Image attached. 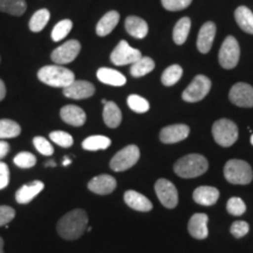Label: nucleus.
I'll use <instances>...</instances> for the list:
<instances>
[{"instance_id": "f8f14e48", "label": "nucleus", "mask_w": 253, "mask_h": 253, "mask_svg": "<svg viewBox=\"0 0 253 253\" xmlns=\"http://www.w3.org/2000/svg\"><path fill=\"white\" fill-rule=\"evenodd\" d=\"M229 99L235 106L243 108H252L253 107V87L244 82H238L231 88Z\"/></svg>"}, {"instance_id": "473e14b6", "label": "nucleus", "mask_w": 253, "mask_h": 253, "mask_svg": "<svg viewBox=\"0 0 253 253\" xmlns=\"http://www.w3.org/2000/svg\"><path fill=\"white\" fill-rule=\"evenodd\" d=\"M183 69L179 65H172L170 67H168L166 71L163 72L162 78H161V81L164 86L170 87L173 86V84H177L179 81V79L182 78Z\"/></svg>"}, {"instance_id": "1a4fd4ad", "label": "nucleus", "mask_w": 253, "mask_h": 253, "mask_svg": "<svg viewBox=\"0 0 253 253\" xmlns=\"http://www.w3.org/2000/svg\"><path fill=\"white\" fill-rule=\"evenodd\" d=\"M142 58V53L138 49L132 48L129 46V43L126 40H121L119 45L115 47L110 54V60L114 65L116 66H126V65H132L137 60Z\"/></svg>"}, {"instance_id": "2f4dec72", "label": "nucleus", "mask_w": 253, "mask_h": 253, "mask_svg": "<svg viewBox=\"0 0 253 253\" xmlns=\"http://www.w3.org/2000/svg\"><path fill=\"white\" fill-rule=\"evenodd\" d=\"M21 132L20 126L12 120H0V140L1 138L18 137Z\"/></svg>"}, {"instance_id": "9d476101", "label": "nucleus", "mask_w": 253, "mask_h": 253, "mask_svg": "<svg viewBox=\"0 0 253 253\" xmlns=\"http://www.w3.org/2000/svg\"><path fill=\"white\" fill-rule=\"evenodd\" d=\"M155 192L164 208L173 209L178 204V191L172 182L160 178L155 183Z\"/></svg>"}, {"instance_id": "bb28decb", "label": "nucleus", "mask_w": 253, "mask_h": 253, "mask_svg": "<svg viewBox=\"0 0 253 253\" xmlns=\"http://www.w3.org/2000/svg\"><path fill=\"white\" fill-rule=\"evenodd\" d=\"M26 0H0V12L11 15H23L26 12Z\"/></svg>"}, {"instance_id": "393cba45", "label": "nucleus", "mask_w": 253, "mask_h": 253, "mask_svg": "<svg viewBox=\"0 0 253 253\" xmlns=\"http://www.w3.org/2000/svg\"><path fill=\"white\" fill-rule=\"evenodd\" d=\"M103 121L109 128H118L121 125L122 113L119 106L113 101H109L103 107Z\"/></svg>"}, {"instance_id": "2eb2a0df", "label": "nucleus", "mask_w": 253, "mask_h": 253, "mask_svg": "<svg viewBox=\"0 0 253 253\" xmlns=\"http://www.w3.org/2000/svg\"><path fill=\"white\" fill-rule=\"evenodd\" d=\"M116 179L110 175H100L91 178L88 183V189L96 195H109L116 189Z\"/></svg>"}, {"instance_id": "de8ad7c7", "label": "nucleus", "mask_w": 253, "mask_h": 253, "mask_svg": "<svg viewBox=\"0 0 253 253\" xmlns=\"http://www.w3.org/2000/svg\"><path fill=\"white\" fill-rule=\"evenodd\" d=\"M0 253H4V240L0 237Z\"/></svg>"}, {"instance_id": "ea45409f", "label": "nucleus", "mask_w": 253, "mask_h": 253, "mask_svg": "<svg viewBox=\"0 0 253 253\" xmlns=\"http://www.w3.org/2000/svg\"><path fill=\"white\" fill-rule=\"evenodd\" d=\"M162 1L163 7L167 9V11H182L190 6L192 2V0H161Z\"/></svg>"}, {"instance_id": "c9c22d12", "label": "nucleus", "mask_w": 253, "mask_h": 253, "mask_svg": "<svg viewBox=\"0 0 253 253\" xmlns=\"http://www.w3.org/2000/svg\"><path fill=\"white\" fill-rule=\"evenodd\" d=\"M14 164L21 169H30L37 164V157L33 154L23 151L14 157Z\"/></svg>"}, {"instance_id": "a878e982", "label": "nucleus", "mask_w": 253, "mask_h": 253, "mask_svg": "<svg viewBox=\"0 0 253 253\" xmlns=\"http://www.w3.org/2000/svg\"><path fill=\"white\" fill-rule=\"evenodd\" d=\"M235 19L238 26L249 34H253V13L246 6H239L235 12Z\"/></svg>"}, {"instance_id": "412c9836", "label": "nucleus", "mask_w": 253, "mask_h": 253, "mask_svg": "<svg viewBox=\"0 0 253 253\" xmlns=\"http://www.w3.org/2000/svg\"><path fill=\"white\" fill-rule=\"evenodd\" d=\"M192 197L197 204L203 205V207H211L217 203L219 198V191L213 186H199L194 191Z\"/></svg>"}, {"instance_id": "b1692460", "label": "nucleus", "mask_w": 253, "mask_h": 253, "mask_svg": "<svg viewBox=\"0 0 253 253\" xmlns=\"http://www.w3.org/2000/svg\"><path fill=\"white\" fill-rule=\"evenodd\" d=\"M120 21V14L116 11H110L106 13L96 25V34L99 37H106L112 33L114 28L118 26Z\"/></svg>"}, {"instance_id": "9b49d317", "label": "nucleus", "mask_w": 253, "mask_h": 253, "mask_svg": "<svg viewBox=\"0 0 253 253\" xmlns=\"http://www.w3.org/2000/svg\"><path fill=\"white\" fill-rule=\"evenodd\" d=\"M81 50V45L78 40H68L52 52L50 59L56 65H66L73 62Z\"/></svg>"}, {"instance_id": "a18cd8bd", "label": "nucleus", "mask_w": 253, "mask_h": 253, "mask_svg": "<svg viewBox=\"0 0 253 253\" xmlns=\"http://www.w3.org/2000/svg\"><path fill=\"white\" fill-rule=\"evenodd\" d=\"M5 96H6V87H5L4 81L0 79V101L4 100Z\"/></svg>"}, {"instance_id": "4c0bfd02", "label": "nucleus", "mask_w": 253, "mask_h": 253, "mask_svg": "<svg viewBox=\"0 0 253 253\" xmlns=\"http://www.w3.org/2000/svg\"><path fill=\"white\" fill-rule=\"evenodd\" d=\"M49 138L54 142V143H56L62 148H69L72 147L73 143H74V140H73L72 135H69L68 132H65V131H60V130L52 131L49 134Z\"/></svg>"}, {"instance_id": "f03ea898", "label": "nucleus", "mask_w": 253, "mask_h": 253, "mask_svg": "<svg viewBox=\"0 0 253 253\" xmlns=\"http://www.w3.org/2000/svg\"><path fill=\"white\" fill-rule=\"evenodd\" d=\"M209 162L203 155L190 154L179 158L173 166V171L182 178H195L208 171Z\"/></svg>"}, {"instance_id": "dca6fc26", "label": "nucleus", "mask_w": 253, "mask_h": 253, "mask_svg": "<svg viewBox=\"0 0 253 253\" xmlns=\"http://www.w3.org/2000/svg\"><path fill=\"white\" fill-rule=\"evenodd\" d=\"M216 25L212 21H208L203 26L201 27L197 38V48L201 53L207 54L210 52L211 47H212L214 37H216Z\"/></svg>"}, {"instance_id": "58836bf2", "label": "nucleus", "mask_w": 253, "mask_h": 253, "mask_svg": "<svg viewBox=\"0 0 253 253\" xmlns=\"http://www.w3.org/2000/svg\"><path fill=\"white\" fill-rule=\"evenodd\" d=\"M33 144L36 147V149L39 151L40 154L45 155V156H52L54 154V149H53L52 144L49 143V141H47L45 137H41V136H37L33 138Z\"/></svg>"}, {"instance_id": "c03bdc74", "label": "nucleus", "mask_w": 253, "mask_h": 253, "mask_svg": "<svg viewBox=\"0 0 253 253\" xmlns=\"http://www.w3.org/2000/svg\"><path fill=\"white\" fill-rule=\"evenodd\" d=\"M9 151V144L6 141H0V160L4 158Z\"/></svg>"}, {"instance_id": "20e7f679", "label": "nucleus", "mask_w": 253, "mask_h": 253, "mask_svg": "<svg viewBox=\"0 0 253 253\" xmlns=\"http://www.w3.org/2000/svg\"><path fill=\"white\" fill-rule=\"evenodd\" d=\"M224 176L231 184L246 185L252 182L253 171L248 162L243 160H230L224 167Z\"/></svg>"}, {"instance_id": "6e6552de", "label": "nucleus", "mask_w": 253, "mask_h": 253, "mask_svg": "<svg viewBox=\"0 0 253 253\" xmlns=\"http://www.w3.org/2000/svg\"><path fill=\"white\" fill-rule=\"evenodd\" d=\"M211 89V81L210 79L205 75H197L191 84H189L188 88L183 91L182 99L185 102H198V101L203 100L205 96L209 94Z\"/></svg>"}, {"instance_id": "cd10ccee", "label": "nucleus", "mask_w": 253, "mask_h": 253, "mask_svg": "<svg viewBox=\"0 0 253 253\" xmlns=\"http://www.w3.org/2000/svg\"><path fill=\"white\" fill-rule=\"evenodd\" d=\"M155 68L154 60L149 56H142L140 60H137L135 63H132L130 67V74L134 78H141L144 75L149 74Z\"/></svg>"}, {"instance_id": "4468645a", "label": "nucleus", "mask_w": 253, "mask_h": 253, "mask_svg": "<svg viewBox=\"0 0 253 253\" xmlns=\"http://www.w3.org/2000/svg\"><path fill=\"white\" fill-rule=\"evenodd\" d=\"M190 134V128L186 125H172L164 126L160 132V140L166 144L177 143L185 140Z\"/></svg>"}, {"instance_id": "a211bd4d", "label": "nucleus", "mask_w": 253, "mask_h": 253, "mask_svg": "<svg viewBox=\"0 0 253 253\" xmlns=\"http://www.w3.org/2000/svg\"><path fill=\"white\" fill-rule=\"evenodd\" d=\"M60 116L62 121L69 126H81L86 123V113L80 107L74 106V104H68L60 110Z\"/></svg>"}, {"instance_id": "0eeeda50", "label": "nucleus", "mask_w": 253, "mask_h": 253, "mask_svg": "<svg viewBox=\"0 0 253 253\" xmlns=\"http://www.w3.org/2000/svg\"><path fill=\"white\" fill-rule=\"evenodd\" d=\"M240 47L235 37L229 36L224 40L223 45L219 49L218 60L220 66L225 69L235 68L239 62Z\"/></svg>"}, {"instance_id": "79ce46f5", "label": "nucleus", "mask_w": 253, "mask_h": 253, "mask_svg": "<svg viewBox=\"0 0 253 253\" xmlns=\"http://www.w3.org/2000/svg\"><path fill=\"white\" fill-rule=\"evenodd\" d=\"M15 216V211L13 208L7 205H0V226H4L13 219Z\"/></svg>"}, {"instance_id": "ddd939ff", "label": "nucleus", "mask_w": 253, "mask_h": 253, "mask_svg": "<svg viewBox=\"0 0 253 253\" xmlns=\"http://www.w3.org/2000/svg\"><path fill=\"white\" fill-rule=\"evenodd\" d=\"M95 93V87L93 84L88 81L78 80L74 81L68 87L63 88V95L66 97L74 100H84L93 96Z\"/></svg>"}, {"instance_id": "a19ab883", "label": "nucleus", "mask_w": 253, "mask_h": 253, "mask_svg": "<svg viewBox=\"0 0 253 253\" xmlns=\"http://www.w3.org/2000/svg\"><path fill=\"white\" fill-rule=\"evenodd\" d=\"M250 231V225L244 220H236L235 223L231 225L230 232L231 235L235 236V238H242L246 236Z\"/></svg>"}, {"instance_id": "c85d7f7f", "label": "nucleus", "mask_w": 253, "mask_h": 253, "mask_svg": "<svg viewBox=\"0 0 253 253\" xmlns=\"http://www.w3.org/2000/svg\"><path fill=\"white\" fill-rule=\"evenodd\" d=\"M110 144H112V141L107 136L95 135L89 136L82 142V148L88 151H97L107 149V148L110 147Z\"/></svg>"}, {"instance_id": "aec40b11", "label": "nucleus", "mask_w": 253, "mask_h": 253, "mask_svg": "<svg viewBox=\"0 0 253 253\" xmlns=\"http://www.w3.org/2000/svg\"><path fill=\"white\" fill-rule=\"evenodd\" d=\"M43 188H45V184L41 181H33L28 183V184L23 185L18 190L17 194H15V199H17L19 204H28L42 191Z\"/></svg>"}, {"instance_id": "39448f33", "label": "nucleus", "mask_w": 253, "mask_h": 253, "mask_svg": "<svg viewBox=\"0 0 253 253\" xmlns=\"http://www.w3.org/2000/svg\"><path fill=\"white\" fill-rule=\"evenodd\" d=\"M212 135L220 147H231L238 140V126L231 120L220 119L213 123Z\"/></svg>"}, {"instance_id": "7ed1b4c3", "label": "nucleus", "mask_w": 253, "mask_h": 253, "mask_svg": "<svg viewBox=\"0 0 253 253\" xmlns=\"http://www.w3.org/2000/svg\"><path fill=\"white\" fill-rule=\"evenodd\" d=\"M38 79L47 86L66 88L75 81V75L68 68L52 65L40 68L38 72Z\"/></svg>"}, {"instance_id": "f257e3e1", "label": "nucleus", "mask_w": 253, "mask_h": 253, "mask_svg": "<svg viewBox=\"0 0 253 253\" xmlns=\"http://www.w3.org/2000/svg\"><path fill=\"white\" fill-rule=\"evenodd\" d=\"M88 216L86 211L81 209H75L71 212L66 213L58 221L56 230L60 237L66 240H75L84 235L87 231Z\"/></svg>"}, {"instance_id": "09e8293b", "label": "nucleus", "mask_w": 253, "mask_h": 253, "mask_svg": "<svg viewBox=\"0 0 253 253\" xmlns=\"http://www.w3.org/2000/svg\"><path fill=\"white\" fill-rule=\"evenodd\" d=\"M56 163L54 162V161H49V162H47L45 164V167H55Z\"/></svg>"}, {"instance_id": "4be33fe9", "label": "nucleus", "mask_w": 253, "mask_h": 253, "mask_svg": "<svg viewBox=\"0 0 253 253\" xmlns=\"http://www.w3.org/2000/svg\"><path fill=\"white\" fill-rule=\"evenodd\" d=\"M96 77L99 79V81L104 84H109V86L121 87L125 86L126 82V79L122 73L112 68H100L96 73Z\"/></svg>"}, {"instance_id": "37998d69", "label": "nucleus", "mask_w": 253, "mask_h": 253, "mask_svg": "<svg viewBox=\"0 0 253 253\" xmlns=\"http://www.w3.org/2000/svg\"><path fill=\"white\" fill-rule=\"evenodd\" d=\"M9 183V169L4 162H0V190L5 189Z\"/></svg>"}, {"instance_id": "e433bc0d", "label": "nucleus", "mask_w": 253, "mask_h": 253, "mask_svg": "<svg viewBox=\"0 0 253 253\" xmlns=\"http://www.w3.org/2000/svg\"><path fill=\"white\" fill-rule=\"evenodd\" d=\"M226 210L227 212L232 216H242L243 213H245L246 211V205L243 199L239 197H231L227 201L226 204Z\"/></svg>"}, {"instance_id": "c756f323", "label": "nucleus", "mask_w": 253, "mask_h": 253, "mask_svg": "<svg viewBox=\"0 0 253 253\" xmlns=\"http://www.w3.org/2000/svg\"><path fill=\"white\" fill-rule=\"evenodd\" d=\"M190 27H191V20H190V18L188 17L179 19V20L177 21L175 27H173L172 33V38L175 43H177V45H183V43L185 42V40L188 39Z\"/></svg>"}, {"instance_id": "8fccbe9b", "label": "nucleus", "mask_w": 253, "mask_h": 253, "mask_svg": "<svg viewBox=\"0 0 253 253\" xmlns=\"http://www.w3.org/2000/svg\"><path fill=\"white\" fill-rule=\"evenodd\" d=\"M251 144L253 145V134H252V136H251Z\"/></svg>"}, {"instance_id": "f3484780", "label": "nucleus", "mask_w": 253, "mask_h": 253, "mask_svg": "<svg viewBox=\"0 0 253 253\" xmlns=\"http://www.w3.org/2000/svg\"><path fill=\"white\" fill-rule=\"evenodd\" d=\"M209 217L205 213L192 214L188 223L189 233L196 239H205L209 236Z\"/></svg>"}, {"instance_id": "49530a36", "label": "nucleus", "mask_w": 253, "mask_h": 253, "mask_svg": "<svg viewBox=\"0 0 253 253\" xmlns=\"http://www.w3.org/2000/svg\"><path fill=\"white\" fill-rule=\"evenodd\" d=\"M72 163V160H69V157H65V160H63V162H62V164L65 167H67V166H69V164Z\"/></svg>"}, {"instance_id": "72a5a7b5", "label": "nucleus", "mask_w": 253, "mask_h": 253, "mask_svg": "<svg viewBox=\"0 0 253 253\" xmlns=\"http://www.w3.org/2000/svg\"><path fill=\"white\" fill-rule=\"evenodd\" d=\"M72 28H73V23L72 20H69V19H65V20L59 21L52 31V40L55 41V42L63 40L68 36L69 32L72 31Z\"/></svg>"}, {"instance_id": "5701e85b", "label": "nucleus", "mask_w": 253, "mask_h": 253, "mask_svg": "<svg viewBox=\"0 0 253 253\" xmlns=\"http://www.w3.org/2000/svg\"><path fill=\"white\" fill-rule=\"evenodd\" d=\"M126 31L136 39H143L148 34V24L142 18L130 15L126 19Z\"/></svg>"}, {"instance_id": "f704fd0d", "label": "nucleus", "mask_w": 253, "mask_h": 253, "mask_svg": "<svg viewBox=\"0 0 253 253\" xmlns=\"http://www.w3.org/2000/svg\"><path fill=\"white\" fill-rule=\"evenodd\" d=\"M128 107L135 113L143 114L147 113L150 108V104L144 97L140 96V95H130L128 97Z\"/></svg>"}, {"instance_id": "7c9ffc66", "label": "nucleus", "mask_w": 253, "mask_h": 253, "mask_svg": "<svg viewBox=\"0 0 253 253\" xmlns=\"http://www.w3.org/2000/svg\"><path fill=\"white\" fill-rule=\"evenodd\" d=\"M50 18L49 11L46 8H41L39 11H37L36 13L32 15L28 27L32 32L38 33V32L42 31L47 24H48Z\"/></svg>"}, {"instance_id": "6ab92c4d", "label": "nucleus", "mask_w": 253, "mask_h": 253, "mask_svg": "<svg viewBox=\"0 0 253 253\" xmlns=\"http://www.w3.org/2000/svg\"><path fill=\"white\" fill-rule=\"evenodd\" d=\"M125 202L129 208L141 212H149L153 210V203L140 192L134 190H128L125 194Z\"/></svg>"}, {"instance_id": "423d86ee", "label": "nucleus", "mask_w": 253, "mask_h": 253, "mask_svg": "<svg viewBox=\"0 0 253 253\" xmlns=\"http://www.w3.org/2000/svg\"><path fill=\"white\" fill-rule=\"evenodd\" d=\"M140 155V149H138L137 145H126V148L116 153L115 156L110 160V169L116 172L126 171L138 162Z\"/></svg>"}]
</instances>
